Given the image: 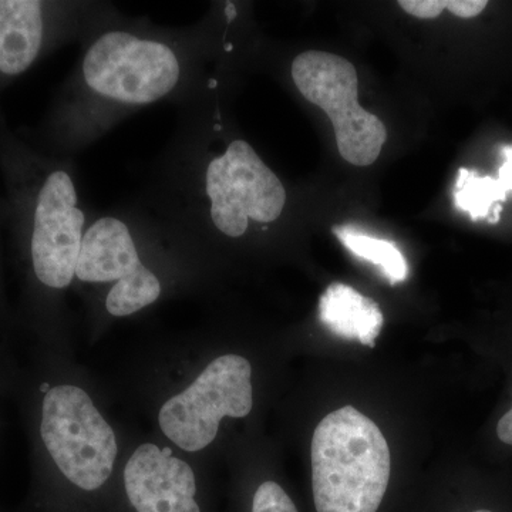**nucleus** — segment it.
<instances>
[{"mask_svg":"<svg viewBox=\"0 0 512 512\" xmlns=\"http://www.w3.org/2000/svg\"><path fill=\"white\" fill-rule=\"evenodd\" d=\"M239 19L235 2L215 5L187 26L157 25L111 6L80 43L57 97L47 128L56 156H79L138 111L158 103L180 107L224 87Z\"/></svg>","mask_w":512,"mask_h":512,"instance_id":"nucleus-1","label":"nucleus"},{"mask_svg":"<svg viewBox=\"0 0 512 512\" xmlns=\"http://www.w3.org/2000/svg\"><path fill=\"white\" fill-rule=\"evenodd\" d=\"M224 87L177 107L173 134L133 198L191 258L221 239L241 241L252 228L268 234L288 205L281 178L251 143L232 136Z\"/></svg>","mask_w":512,"mask_h":512,"instance_id":"nucleus-2","label":"nucleus"},{"mask_svg":"<svg viewBox=\"0 0 512 512\" xmlns=\"http://www.w3.org/2000/svg\"><path fill=\"white\" fill-rule=\"evenodd\" d=\"M183 258L134 200L94 210L82 242L76 281L107 286L104 312L127 318L160 301L165 291L164 261Z\"/></svg>","mask_w":512,"mask_h":512,"instance_id":"nucleus-3","label":"nucleus"},{"mask_svg":"<svg viewBox=\"0 0 512 512\" xmlns=\"http://www.w3.org/2000/svg\"><path fill=\"white\" fill-rule=\"evenodd\" d=\"M390 480V450L377 424L353 406L328 414L312 439L318 512H376Z\"/></svg>","mask_w":512,"mask_h":512,"instance_id":"nucleus-4","label":"nucleus"},{"mask_svg":"<svg viewBox=\"0 0 512 512\" xmlns=\"http://www.w3.org/2000/svg\"><path fill=\"white\" fill-rule=\"evenodd\" d=\"M35 177L26 204L30 264L40 285L63 292L76 279L84 231L94 208L84 200L74 158L40 160Z\"/></svg>","mask_w":512,"mask_h":512,"instance_id":"nucleus-5","label":"nucleus"},{"mask_svg":"<svg viewBox=\"0 0 512 512\" xmlns=\"http://www.w3.org/2000/svg\"><path fill=\"white\" fill-rule=\"evenodd\" d=\"M291 79L301 96L328 114L343 160L356 167L375 163L387 140V128L360 106L359 79L345 57L306 50L291 63Z\"/></svg>","mask_w":512,"mask_h":512,"instance_id":"nucleus-6","label":"nucleus"},{"mask_svg":"<svg viewBox=\"0 0 512 512\" xmlns=\"http://www.w3.org/2000/svg\"><path fill=\"white\" fill-rule=\"evenodd\" d=\"M40 433L70 483L94 491L109 480L117 457L116 436L83 389L62 384L46 393Z\"/></svg>","mask_w":512,"mask_h":512,"instance_id":"nucleus-7","label":"nucleus"},{"mask_svg":"<svg viewBox=\"0 0 512 512\" xmlns=\"http://www.w3.org/2000/svg\"><path fill=\"white\" fill-rule=\"evenodd\" d=\"M251 376L252 367L245 357H217L184 392L161 407V430L185 451L204 450L217 437L224 417L242 419L251 413Z\"/></svg>","mask_w":512,"mask_h":512,"instance_id":"nucleus-8","label":"nucleus"},{"mask_svg":"<svg viewBox=\"0 0 512 512\" xmlns=\"http://www.w3.org/2000/svg\"><path fill=\"white\" fill-rule=\"evenodd\" d=\"M114 3L0 0V76L29 70L49 47L86 39Z\"/></svg>","mask_w":512,"mask_h":512,"instance_id":"nucleus-9","label":"nucleus"},{"mask_svg":"<svg viewBox=\"0 0 512 512\" xmlns=\"http://www.w3.org/2000/svg\"><path fill=\"white\" fill-rule=\"evenodd\" d=\"M124 485L137 512H201L194 471L168 448L141 444L128 460Z\"/></svg>","mask_w":512,"mask_h":512,"instance_id":"nucleus-10","label":"nucleus"},{"mask_svg":"<svg viewBox=\"0 0 512 512\" xmlns=\"http://www.w3.org/2000/svg\"><path fill=\"white\" fill-rule=\"evenodd\" d=\"M319 319L339 338L357 340L370 348L376 345L384 323L377 302L339 282L330 285L320 298Z\"/></svg>","mask_w":512,"mask_h":512,"instance_id":"nucleus-11","label":"nucleus"},{"mask_svg":"<svg viewBox=\"0 0 512 512\" xmlns=\"http://www.w3.org/2000/svg\"><path fill=\"white\" fill-rule=\"evenodd\" d=\"M504 163L498 171V178L477 171L460 168L454 190V204L458 210L467 212L471 220L488 218L497 205L507 201L508 192H512V144L501 148Z\"/></svg>","mask_w":512,"mask_h":512,"instance_id":"nucleus-12","label":"nucleus"},{"mask_svg":"<svg viewBox=\"0 0 512 512\" xmlns=\"http://www.w3.org/2000/svg\"><path fill=\"white\" fill-rule=\"evenodd\" d=\"M336 237L357 258L377 266L390 285L402 284L409 278L406 258L393 242L357 231L356 228L339 225L333 228Z\"/></svg>","mask_w":512,"mask_h":512,"instance_id":"nucleus-13","label":"nucleus"},{"mask_svg":"<svg viewBox=\"0 0 512 512\" xmlns=\"http://www.w3.org/2000/svg\"><path fill=\"white\" fill-rule=\"evenodd\" d=\"M252 512H298V510L281 485L274 481H265L256 490Z\"/></svg>","mask_w":512,"mask_h":512,"instance_id":"nucleus-14","label":"nucleus"},{"mask_svg":"<svg viewBox=\"0 0 512 512\" xmlns=\"http://www.w3.org/2000/svg\"><path fill=\"white\" fill-rule=\"evenodd\" d=\"M400 8L417 19H436L446 9V0H400Z\"/></svg>","mask_w":512,"mask_h":512,"instance_id":"nucleus-15","label":"nucleus"},{"mask_svg":"<svg viewBox=\"0 0 512 512\" xmlns=\"http://www.w3.org/2000/svg\"><path fill=\"white\" fill-rule=\"evenodd\" d=\"M487 5L488 2L485 0H446L448 12L461 19L476 18L481 12H484Z\"/></svg>","mask_w":512,"mask_h":512,"instance_id":"nucleus-16","label":"nucleus"},{"mask_svg":"<svg viewBox=\"0 0 512 512\" xmlns=\"http://www.w3.org/2000/svg\"><path fill=\"white\" fill-rule=\"evenodd\" d=\"M497 436L503 443L512 446V407L510 412L505 413L498 421Z\"/></svg>","mask_w":512,"mask_h":512,"instance_id":"nucleus-17","label":"nucleus"},{"mask_svg":"<svg viewBox=\"0 0 512 512\" xmlns=\"http://www.w3.org/2000/svg\"><path fill=\"white\" fill-rule=\"evenodd\" d=\"M474 512H493V511H488V510H477V511H474Z\"/></svg>","mask_w":512,"mask_h":512,"instance_id":"nucleus-18","label":"nucleus"}]
</instances>
